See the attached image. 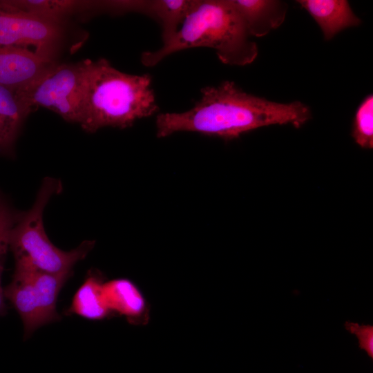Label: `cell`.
Here are the masks:
<instances>
[{
  "instance_id": "6da1fadb",
  "label": "cell",
  "mask_w": 373,
  "mask_h": 373,
  "mask_svg": "<svg viewBox=\"0 0 373 373\" xmlns=\"http://www.w3.org/2000/svg\"><path fill=\"white\" fill-rule=\"evenodd\" d=\"M201 94L187 111L158 115L157 136L191 131L231 140L262 126L290 124L299 128L311 117L309 108L300 102L269 101L243 91L231 81L206 86Z\"/></svg>"
},
{
  "instance_id": "7a4b0ae2",
  "label": "cell",
  "mask_w": 373,
  "mask_h": 373,
  "mask_svg": "<svg viewBox=\"0 0 373 373\" xmlns=\"http://www.w3.org/2000/svg\"><path fill=\"white\" fill-rule=\"evenodd\" d=\"M84 107L81 127L94 133L106 127L126 128L158 110L149 75H131L108 61L85 59Z\"/></svg>"
},
{
  "instance_id": "3957f363",
  "label": "cell",
  "mask_w": 373,
  "mask_h": 373,
  "mask_svg": "<svg viewBox=\"0 0 373 373\" xmlns=\"http://www.w3.org/2000/svg\"><path fill=\"white\" fill-rule=\"evenodd\" d=\"M231 0H197L175 36L159 50L144 52L141 61L153 66L173 52L195 47L216 50L225 64L245 66L258 55L256 44Z\"/></svg>"
},
{
  "instance_id": "277c9868",
  "label": "cell",
  "mask_w": 373,
  "mask_h": 373,
  "mask_svg": "<svg viewBox=\"0 0 373 373\" xmlns=\"http://www.w3.org/2000/svg\"><path fill=\"white\" fill-rule=\"evenodd\" d=\"M61 191L60 180L47 177L42 181L32 207L19 212L9 239V248L15 261L26 262L52 274H69L93 247L94 241L86 240L77 248L65 251L49 240L44 227V211L50 198Z\"/></svg>"
},
{
  "instance_id": "5b68a950",
  "label": "cell",
  "mask_w": 373,
  "mask_h": 373,
  "mask_svg": "<svg viewBox=\"0 0 373 373\" xmlns=\"http://www.w3.org/2000/svg\"><path fill=\"white\" fill-rule=\"evenodd\" d=\"M72 273L52 274L17 260L11 283L3 289L5 298L20 316L28 338L39 327L57 321L59 294Z\"/></svg>"
},
{
  "instance_id": "8992f818",
  "label": "cell",
  "mask_w": 373,
  "mask_h": 373,
  "mask_svg": "<svg viewBox=\"0 0 373 373\" xmlns=\"http://www.w3.org/2000/svg\"><path fill=\"white\" fill-rule=\"evenodd\" d=\"M85 61L57 63L17 94L30 107L51 110L69 122L80 123L83 114Z\"/></svg>"
},
{
  "instance_id": "52a82bcc",
  "label": "cell",
  "mask_w": 373,
  "mask_h": 373,
  "mask_svg": "<svg viewBox=\"0 0 373 373\" xmlns=\"http://www.w3.org/2000/svg\"><path fill=\"white\" fill-rule=\"evenodd\" d=\"M64 36L63 23L46 19L0 1V45L35 48L54 59Z\"/></svg>"
},
{
  "instance_id": "ba28073f",
  "label": "cell",
  "mask_w": 373,
  "mask_h": 373,
  "mask_svg": "<svg viewBox=\"0 0 373 373\" xmlns=\"http://www.w3.org/2000/svg\"><path fill=\"white\" fill-rule=\"evenodd\" d=\"M56 64L55 59L29 48L0 45V85L18 93Z\"/></svg>"
},
{
  "instance_id": "9c48e42d",
  "label": "cell",
  "mask_w": 373,
  "mask_h": 373,
  "mask_svg": "<svg viewBox=\"0 0 373 373\" xmlns=\"http://www.w3.org/2000/svg\"><path fill=\"white\" fill-rule=\"evenodd\" d=\"M242 18L251 37H260L285 21L287 6L274 0H231Z\"/></svg>"
},
{
  "instance_id": "30bf717a",
  "label": "cell",
  "mask_w": 373,
  "mask_h": 373,
  "mask_svg": "<svg viewBox=\"0 0 373 373\" xmlns=\"http://www.w3.org/2000/svg\"><path fill=\"white\" fill-rule=\"evenodd\" d=\"M297 2L314 18L325 40L345 28L357 26L361 19L345 0H299Z\"/></svg>"
},
{
  "instance_id": "8fae6325",
  "label": "cell",
  "mask_w": 373,
  "mask_h": 373,
  "mask_svg": "<svg viewBox=\"0 0 373 373\" xmlns=\"http://www.w3.org/2000/svg\"><path fill=\"white\" fill-rule=\"evenodd\" d=\"M32 109L17 93L0 85V153L13 155L21 128Z\"/></svg>"
},
{
  "instance_id": "7c38bea8",
  "label": "cell",
  "mask_w": 373,
  "mask_h": 373,
  "mask_svg": "<svg viewBox=\"0 0 373 373\" xmlns=\"http://www.w3.org/2000/svg\"><path fill=\"white\" fill-rule=\"evenodd\" d=\"M103 294L111 312L131 321L146 320V300L137 286L126 278L113 279L103 284Z\"/></svg>"
},
{
  "instance_id": "4fadbf2b",
  "label": "cell",
  "mask_w": 373,
  "mask_h": 373,
  "mask_svg": "<svg viewBox=\"0 0 373 373\" xmlns=\"http://www.w3.org/2000/svg\"><path fill=\"white\" fill-rule=\"evenodd\" d=\"M104 283L101 274L90 271L75 292L68 312L94 321L107 317L111 312L104 297Z\"/></svg>"
},
{
  "instance_id": "5bb4252c",
  "label": "cell",
  "mask_w": 373,
  "mask_h": 373,
  "mask_svg": "<svg viewBox=\"0 0 373 373\" xmlns=\"http://www.w3.org/2000/svg\"><path fill=\"white\" fill-rule=\"evenodd\" d=\"M196 3L197 0L149 1L146 14L160 21L164 45L175 36L180 25L182 26Z\"/></svg>"
},
{
  "instance_id": "9a60e30c",
  "label": "cell",
  "mask_w": 373,
  "mask_h": 373,
  "mask_svg": "<svg viewBox=\"0 0 373 373\" xmlns=\"http://www.w3.org/2000/svg\"><path fill=\"white\" fill-rule=\"evenodd\" d=\"M12 6L38 17L63 23L66 16L90 9V1L70 0H6Z\"/></svg>"
},
{
  "instance_id": "2e32d148",
  "label": "cell",
  "mask_w": 373,
  "mask_h": 373,
  "mask_svg": "<svg viewBox=\"0 0 373 373\" xmlns=\"http://www.w3.org/2000/svg\"><path fill=\"white\" fill-rule=\"evenodd\" d=\"M16 211L8 199L0 192V316L6 313V298L1 280L3 270V261L9 248V239L11 230L18 217Z\"/></svg>"
},
{
  "instance_id": "e0dca14e",
  "label": "cell",
  "mask_w": 373,
  "mask_h": 373,
  "mask_svg": "<svg viewBox=\"0 0 373 373\" xmlns=\"http://www.w3.org/2000/svg\"><path fill=\"white\" fill-rule=\"evenodd\" d=\"M352 137L364 149L373 147V97L368 95L358 106L354 122Z\"/></svg>"
},
{
  "instance_id": "ac0fdd59",
  "label": "cell",
  "mask_w": 373,
  "mask_h": 373,
  "mask_svg": "<svg viewBox=\"0 0 373 373\" xmlns=\"http://www.w3.org/2000/svg\"><path fill=\"white\" fill-rule=\"evenodd\" d=\"M347 330L354 334L358 342L359 347L373 357V327L370 325H359L358 323L346 322Z\"/></svg>"
}]
</instances>
